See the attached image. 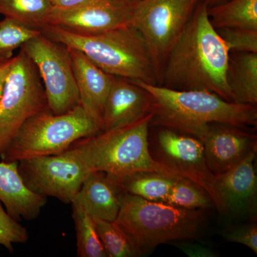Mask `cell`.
I'll return each instance as SVG.
<instances>
[{
    "mask_svg": "<svg viewBox=\"0 0 257 257\" xmlns=\"http://www.w3.org/2000/svg\"><path fill=\"white\" fill-rule=\"evenodd\" d=\"M229 55L211 25L207 5L201 0L170 51L161 86L175 90H206L232 101L226 79Z\"/></svg>",
    "mask_w": 257,
    "mask_h": 257,
    "instance_id": "cell-1",
    "label": "cell"
},
{
    "mask_svg": "<svg viewBox=\"0 0 257 257\" xmlns=\"http://www.w3.org/2000/svg\"><path fill=\"white\" fill-rule=\"evenodd\" d=\"M133 82L151 94V123L157 126L172 128L202 141L212 123L242 128L256 125V106L228 101L206 90H175Z\"/></svg>",
    "mask_w": 257,
    "mask_h": 257,
    "instance_id": "cell-2",
    "label": "cell"
},
{
    "mask_svg": "<svg viewBox=\"0 0 257 257\" xmlns=\"http://www.w3.org/2000/svg\"><path fill=\"white\" fill-rule=\"evenodd\" d=\"M41 32L82 52L106 73L158 85L156 69L145 39L132 25L96 34L76 33L55 26L45 27Z\"/></svg>",
    "mask_w": 257,
    "mask_h": 257,
    "instance_id": "cell-3",
    "label": "cell"
},
{
    "mask_svg": "<svg viewBox=\"0 0 257 257\" xmlns=\"http://www.w3.org/2000/svg\"><path fill=\"white\" fill-rule=\"evenodd\" d=\"M152 117L151 112L133 124L81 139L69 150L90 172L116 177L139 172L182 177L152 157L149 143Z\"/></svg>",
    "mask_w": 257,
    "mask_h": 257,
    "instance_id": "cell-4",
    "label": "cell"
},
{
    "mask_svg": "<svg viewBox=\"0 0 257 257\" xmlns=\"http://www.w3.org/2000/svg\"><path fill=\"white\" fill-rule=\"evenodd\" d=\"M114 221L128 235L141 256L162 243L197 238L203 213L121 192L119 211Z\"/></svg>",
    "mask_w": 257,
    "mask_h": 257,
    "instance_id": "cell-5",
    "label": "cell"
},
{
    "mask_svg": "<svg viewBox=\"0 0 257 257\" xmlns=\"http://www.w3.org/2000/svg\"><path fill=\"white\" fill-rule=\"evenodd\" d=\"M102 132V122L82 105L61 114L49 109L29 118L2 155L5 162L62 153L81 139Z\"/></svg>",
    "mask_w": 257,
    "mask_h": 257,
    "instance_id": "cell-6",
    "label": "cell"
},
{
    "mask_svg": "<svg viewBox=\"0 0 257 257\" xmlns=\"http://www.w3.org/2000/svg\"><path fill=\"white\" fill-rule=\"evenodd\" d=\"M49 109L43 83L36 66L20 48L0 97V157L24 123Z\"/></svg>",
    "mask_w": 257,
    "mask_h": 257,
    "instance_id": "cell-7",
    "label": "cell"
},
{
    "mask_svg": "<svg viewBox=\"0 0 257 257\" xmlns=\"http://www.w3.org/2000/svg\"><path fill=\"white\" fill-rule=\"evenodd\" d=\"M201 0H139L132 18L145 39L156 69L158 85L170 51Z\"/></svg>",
    "mask_w": 257,
    "mask_h": 257,
    "instance_id": "cell-8",
    "label": "cell"
},
{
    "mask_svg": "<svg viewBox=\"0 0 257 257\" xmlns=\"http://www.w3.org/2000/svg\"><path fill=\"white\" fill-rule=\"evenodd\" d=\"M20 48L36 66L52 114H64L80 105L68 47L41 32Z\"/></svg>",
    "mask_w": 257,
    "mask_h": 257,
    "instance_id": "cell-9",
    "label": "cell"
},
{
    "mask_svg": "<svg viewBox=\"0 0 257 257\" xmlns=\"http://www.w3.org/2000/svg\"><path fill=\"white\" fill-rule=\"evenodd\" d=\"M25 185L42 197L71 204L90 171L70 150L49 156L19 161Z\"/></svg>",
    "mask_w": 257,
    "mask_h": 257,
    "instance_id": "cell-10",
    "label": "cell"
},
{
    "mask_svg": "<svg viewBox=\"0 0 257 257\" xmlns=\"http://www.w3.org/2000/svg\"><path fill=\"white\" fill-rule=\"evenodd\" d=\"M153 158L176 175L190 180L202 189L219 212L222 204L216 187L215 176L208 168L203 143L199 139L162 127L157 134Z\"/></svg>",
    "mask_w": 257,
    "mask_h": 257,
    "instance_id": "cell-11",
    "label": "cell"
},
{
    "mask_svg": "<svg viewBox=\"0 0 257 257\" xmlns=\"http://www.w3.org/2000/svg\"><path fill=\"white\" fill-rule=\"evenodd\" d=\"M138 1L98 2L68 9L54 8L46 26L81 34L101 33L128 26Z\"/></svg>",
    "mask_w": 257,
    "mask_h": 257,
    "instance_id": "cell-12",
    "label": "cell"
},
{
    "mask_svg": "<svg viewBox=\"0 0 257 257\" xmlns=\"http://www.w3.org/2000/svg\"><path fill=\"white\" fill-rule=\"evenodd\" d=\"M202 142L208 168L214 176L229 170L256 148V136L221 123L209 125Z\"/></svg>",
    "mask_w": 257,
    "mask_h": 257,
    "instance_id": "cell-13",
    "label": "cell"
},
{
    "mask_svg": "<svg viewBox=\"0 0 257 257\" xmlns=\"http://www.w3.org/2000/svg\"><path fill=\"white\" fill-rule=\"evenodd\" d=\"M256 148L239 163L215 176L216 187L223 212L236 215H256L257 178L254 169Z\"/></svg>",
    "mask_w": 257,
    "mask_h": 257,
    "instance_id": "cell-14",
    "label": "cell"
},
{
    "mask_svg": "<svg viewBox=\"0 0 257 257\" xmlns=\"http://www.w3.org/2000/svg\"><path fill=\"white\" fill-rule=\"evenodd\" d=\"M152 97L146 89L124 77L113 76L102 115V132L136 122L152 112Z\"/></svg>",
    "mask_w": 257,
    "mask_h": 257,
    "instance_id": "cell-15",
    "label": "cell"
},
{
    "mask_svg": "<svg viewBox=\"0 0 257 257\" xmlns=\"http://www.w3.org/2000/svg\"><path fill=\"white\" fill-rule=\"evenodd\" d=\"M69 50L80 104L87 112L102 122L103 111L113 76L97 67L82 52L72 48Z\"/></svg>",
    "mask_w": 257,
    "mask_h": 257,
    "instance_id": "cell-16",
    "label": "cell"
},
{
    "mask_svg": "<svg viewBox=\"0 0 257 257\" xmlns=\"http://www.w3.org/2000/svg\"><path fill=\"white\" fill-rule=\"evenodd\" d=\"M0 202L17 221L32 220L40 214L47 198L32 192L25 185L18 170V162H0Z\"/></svg>",
    "mask_w": 257,
    "mask_h": 257,
    "instance_id": "cell-17",
    "label": "cell"
},
{
    "mask_svg": "<svg viewBox=\"0 0 257 257\" xmlns=\"http://www.w3.org/2000/svg\"><path fill=\"white\" fill-rule=\"evenodd\" d=\"M121 192L109 175L104 172H92L83 182L71 204L94 219L114 221L119 213Z\"/></svg>",
    "mask_w": 257,
    "mask_h": 257,
    "instance_id": "cell-18",
    "label": "cell"
},
{
    "mask_svg": "<svg viewBox=\"0 0 257 257\" xmlns=\"http://www.w3.org/2000/svg\"><path fill=\"white\" fill-rule=\"evenodd\" d=\"M226 79L233 102L256 106L257 53L229 55Z\"/></svg>",
    "mask_w": 257,
    "mask_h": 257,
    "instance_id": "cell-19",
    "label": "cell"
},
{
    "mask_svg": "<svg viewBox=\"0 0 257 257\" xmlns=\"http://www.w3.org/2000/svg\"><path fill=\"white\" fill-rule=\"evenodd\" d=\"M109 177L122 192L152 202L165 203L167 202L175 179L179 178L151 172H135L122 177Z\"/></svg>",
    "mask_w": 257,
    "mask_h": 257,
    "instance_id": "cell-20",
    "label": "cell"
},
{
    "mask_svg": "<svg viewBox=\"0 0 257 257\" xmlns=\"http://www.w3.org/2000/svg\"><path fill=\"white\" fill-rule=\"evenodd\" d=\"M212 26L257 30V0H229L208 8Z\"/></svg>",
    "mask_w": 257,
    "mask_h": 257,
    "instance_id": "cell-21",
    "label": "cell"
},
{
    "mask_svg": "<svg viewBox=\"0 0 257 257\" xmlns=\"http://www.w3.org/2000/svg\"><path fill=\"white\" fill-rule=\"evenodd\" d=\"M54 9L50 0H0V15L41 30Z\"/></svg>",
    "mask_w": 257,
    "mask_h": 257,
    "instance_id": "cell-22",
    "label": "cell"
},
{
    "mask_svg": "<svg viewBox=\"0 0 257 257\" xmlns=\"http://www.w3.org/2000/svg\"><path fill=\"white\" fill-rule=\"evenodd\" d=\"M72 211L77 237V256L108 257L96 231L94 218L78 207H72Z\"/></svg>",
    "mask_w": 257,
    "mask_h": 257,
    "instance_id": "cell-23",
    "label": "cell"
},
{
    "mask_svg": "<svg viewBox=\"0 0 257 257\" xmlns=\"http://www.w3.org/2000/svg\"><path fill=\"white\" fill-rule=\"evenodd\" d=\"M96 231L108 257L138 256L135 245L115 221L94 219Z\"/></svg>",
    "mask_w": 257,
    "mask_h": 257,
    "instance_id": "cell-24",
    "label": "cell"
},
{
    "mask_svg": "<svg viewBox=\"0 0 257 257\" xmlns=\"http://www.w3.org/2000/svg\"><path fill=\"white\" fill-rule=\"evenodd\" d=\"M167 203L186 209H202L214 205L211 197L189 179L179 177L175 179Z\"/></svg>",
    "mask_w": 257,
    "mask_h": 257,
    "instance_id": "cell-25",
    "label": "cell"
},
{
    "mask_svg": "<svg viewBox=\"0 0 257 257\" xmlns=\"http://www.w3.org/2000/svg\"><path fill=\"white\" fill-rule=\"evenodd\" d=\"M40 33L41 30L4 17L0 20V59L11 58L15 50Z\"/></svg>",
    "mask_w": 257,
    "mask_h": 257,
    "instance_id": "cell-26",
    "label": "cell"
},
{
    "mask_svg": "<svg viewBox=\"0 0 257 257\" xmlns=\"http://www.w3.org/2000/svg\"><path fill=\"white\" fill-rule=\"evenodd\" d=\"M216 30L230 53H257V30L231 28Z\"/></svg>",
    "mask_w": 257,
    "mask_h": 257,
    "instance_id": "cell-27",
    "label": "cell"
},
{
    "mask_svg": "<svg viewBox=\"0 0 257 257\" xmlns=\"http://www.w3.org/2000/svg\"><path fill=\"white\" fill-rule=\"evenodd\" d=\"M28 237L26 228L12 217L0 202V245L13 252L15 243L27 242Z\"/></svg>",
    "mask_w": 257,
    "mask_h": 257,
    "instance_id": "cell-28",
    "label": "cell"
},
{
    "mask_svg": "<svg viewBox=\"0 0 257 257\" xmlns=\"http://www.w3.org/2000/svg\"><path fill=\"white\" fill-rule=\"evenodd\" d=\"M225 239L230 242L241 243L257 253L256 224H248L226 231Z\"/></svg>",
    "mask_w": 257,
    "mask_h": 257,
    "instance_id": "cell-29",
    "label": "cell"
},
{
    "mask_svg": "<svg viewBox=\"0 0 257 257\" xmlns=\"http://www.w3.org/2000/svg\"><path fill=\"white\" fill-rule=\"evenodd\" d=\"M179 249L182 250L187 256L190 257H214L215 253L209 248L204 247L198 244L189 243H182L178 245Z\"/></svg>",
    "mask_w": 257,
    "mask_h": 257,
    "instance_id": "cell-30",
    "label": "cell"
},
{
    "mask_svg": "<svg viewBox=\"0 0 257 257\" xmlns=\"http://www.w3.org/2000/svg\"><path fill=\"white\" fill-rule=\"evenodd\" d=\"M54 8L57 9H68L75 8L81 5L89 4V3H98V2L119 1V0H50ZM125 1H138V0H125Z\"/></svg>",
    "mask_w": 257,
    "mask_h": 257,
    "instance_id": "cell-31",
    "label": "cell"
},
{
    "mask_svg": "<svg viewBox=\"0 0 257 257\" xmlns=\"http://www.w3.org/2000/svg\"><path fill=\"white\" fill-rule=\"evenodd\" d=\"M14 61L15 56L11 58L0 59V97L3 94L8 74Z\"/></svg>",
    "mask_w": 257,
    "mask_h": 257,
    "instance_id": "cell-32",
    "label": "cell"
},
{
    "mask_svg": "<svg viewBox=\"0 0 257 257\" xmlns=\"http://www.w3.org/2000/svg\"><path fill=\"white\" fill-rule=\"evenodd\" d=\"M203 1L207 5L208 8H209V7L215 6V5L226 3V2L229 1V0H203Z\"/></svg>",
    "mask_w": 257,
    "mask_h": 257,
    "instance_id": "cell-33",
    "label": "cell"
}]
</instances>
